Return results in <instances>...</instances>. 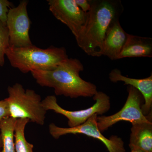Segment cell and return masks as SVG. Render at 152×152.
Instances as JSON below:
<instances>
[{
    "label": "cell",
    "mask_w": 152,
    "mask_h": 152,
    "mask_svg": "<svg viewBox=\"0 0 152 152\" xmlns=\"http://www.w3.org/2000/svg\"><path fill=\"white\" fill-rule=\"evenodd\" d=\"M29 122L27 119L16 120L14 132L15 152H34V145L28 142L25 137V129Z\"/></svg>",
    "instance_id": "obj_15"
},
{
    "label": "cell",
    "mask_w": 152,
    "mask_h": 152,
    "mask_svg": "<svg viewBox=\"0 0 152 152\" xmlns=\"http://www.w3.org/2000/svg\"><path fill=\"white\" fill-rule=\"evenodd\" d=\"M10 117L15 119H27L30 122L43 125L47 112L42 104L40 96L34 90H25L19 83L8 88Z\"/></svg>",
    "instance_id": "obj_4"
},
{
    "label": "cell",
    "mask_w": 152,
    "mask_h": 152,
    "mask_svg": "<svg viewBox=\"0 0 152 152\" xmlns=\"http://www.w3.org/2000/svg\"><path fill=\"white\" fill-rule=\"evenodd\" d=\"M47 1L53 15L66 25L76 37L84 26L87 13L80 8L75 0H48Z\"/></svg>",
    "instance_id": "obj_9"
},
{
    "label": "cell",
    "mask_w": 152,
    "mask_h": 152,
    "mask_svg": "<svg viewBox=\"0 0 152 152\" xmlns=\"http://www.w3.org/2000/svg\"><path fill=\"white\" fill-rule=\"evenodd\" d=\"M128 96L124 105L116 113L110 116L97 117L98 128L101 132L120 121H128L134 124L146 122L152 120V113L145 116L142 110L144 102L141 93L132 86L128 87Z\"/></svg>",
    "instance_id": "obj_5"
},
{
    "label": "cell",
    "mask_w": 152,
    "mask_h": 152,
    "mask_svg": "<svg viewBox=\"0 0 152 152\" xmlns=\"http://www.w3.org/2000/svg\"><path fill=\"white\" fill-rule=\"evenodd\" d=\"M96 101L94 104L88 108L78 111L65 110L58 104L55 96H48L42 100V104L46 111H53L68 119L69 128H73L82 124L94 114L102 115L110 109V97L103 92L98 91L93 97Z\"/></svg>",
    "instance_id": "obj_6"
},
{
    "label": "cell",
    "mask_w": 152,
    "mask_h": 152,
    "mask_svg": "<svg viewBox=\"0 0 152 152\" xmlns=\"http://www.w3.org/2000/svg\"><path fill=\"white\" fill-rule=\"evenodd\" d=\"M128 34L122 27L119 20L115 21L109 28L104 42L102 56L111 60H118L120 53L124 48Z\"/></svg>",
    "instance_id": "obj_11"
},
{
    "label": "cell",
    "mask_w": 152,
    "mask_h": 152,
    "mask_svg": "<svg viewBox=\"0 0 152 152\" xmlns=\"http://www.w3.org/2000/svg\"><path fill=\"white\" fill-rule=\"evenodd\" d=\"M28 1H21L19 5L10 9L6 26L8 30L10 46L24 47L32 45L29 36L31 21L28 15Z\"/></svg>",
    "instance_id": "obj_8"
},
{
    "label": "cell",
    "mask_w": 152,
    "mask_h": 152,
    "mask_svg": "<svg viewBox=\"0 0 152 152\" xmlns=\"http://www.w3.org/2000/svg\"><path fill=\"white\" fill-rule=\"evenodd\" d=\"M10 117L8 105L5 99L0 101V122Z\"/></svg>",
    "instance_id": "obj_18"
},
{
    "label": "cell",
    "mask_w": 152,
    "mask_h": 152,
    "mask_svg": "<svg viewBox=\"0 0 152 152\" xmlns=\"http://www.w3.org/2000/svg\"><path fill=\"white\" fill-rule=\"evenodd\" d=\"M84 69L80 60L68 58L51 70L33 71L31 73L37 83L53 88L57 96L92 97L98 92L97 87L81 77L80 73Z\"/></svg>",
    "instance_id": "obj_2"
},
{
    "label": "cell",
    "mask_w": 152,
    "mask_h": 152,
    "mask_svg": "<svg viewBox=\"0 0 152 152\" xmlns=\"http://www.w3.org/2000/svg\"><path fill=\"white\" fill-rule=\"evenodd\" d=\"M10 46V37L7 26L0 21V66H3L5 64L4 56L6 52Z\"/></svg>",
    "instance_id": "obj_16"
},
{
    "label": "cell",
    "mask_w": 152,
    "mask_h": 152,
    "mask_svg": "<svg viewBox=\"0 0 152 152\" xmlns=\"http://www.w3.org/2000/svg\"><path fill=\"white\" fill-rule=\"evenodd\" d=\"M91 3L84 26L75 39L87 55L101 57L107 32L114 22L119 20L124 7L118 0H91Z\"/></svg>",
    "instance_id": "obj_1"
},
{
    "label": "cell",
    "mask_w": 152,
    "mask_h": 152,
    "mask_svg": "<svg viewBox=\"0 0 152 152\" xmlns=\"http://www.w3.org/2000/svg\"><path fill=\"white\" fill-rule=\"evenodd\" d=\"M131 152H145L143 151H141V150L136 149V150H132V151H131Z\"/></svg>",
    "instance_id": "obj_20"
},
{
    "label": "cell",
    "mask_w": 152,
    "mask_h": 152,
    "mask_svg": "<svg viewBox=\"0 0 152 152\" xmlns=\"http://www.w3.org/2000/svg\"><path fill=\"white\" fill-rule=\"evenodd\" d=\"M80 8L86 13H88L91 8V0H75Z\"/></svg>",
    "instance_id": "obj_19"
},
{
    "label": "cell",
    "mask_w": 152,
    "mask_h": 152,
    "mask_svg": "<svg viewBox=\"0 0 152 152\" xmlns=\"http://www.w3.org/2000/svg\"><path fill=\"white\" fill-rule=\"evenodd\" d=\"M98 115L94 114L86 122L73 128H63L58 126L53 123L49 126V133L56 139L68 134H83L97 139L105 145L109 152H125L124 143L122 139L117 136H112L107 138L102 134L98 128Z\"/></svg>",
    "instance_id": "obj_7"
},
{
    "label": "cell",
    "mask_w": 152,
    "mask_h": 152,
    "mask_svg": "<svg viewBox=\"0 0 152 152\" xmlns=\"http://www.w3.org/2000/svg\"><path fill=\"white\" fill-rule=\"evenodd\" d=\"M0 152H2V142L1 136H0Z\"/></svg>",
    "instance_id": "obj_21"
},
{
    "label": "cell",
    "mask_w": 152,
    "mask_h": 152,
    "mask_svg": "<svg viewBox=\"0 0 152 152\" xmlns=\"http://www.w3.org/2000/svg\"><path fill=\"white\" fill-rule=\"evenodd\" d=\"M152 57V39L128 34L118 60L126 58Z\"/></svg>",
    "instance_id": "obj_12"
},
{
    "label": "cell",
    "mask_w": 152,
    "mask_h": 152,
    "mask_svg": "<svg viewBox=\"0 0 152 152\" xmlns=\"http://www.w3.org/2000/svg\"><path fill=\"white\" fill-rule=\"evenodd\" d=\"M152 121L132 125L129 143L131 151L152 152Z\"/></svg>",
    "instance_id": "obj_13"
},
{
    "label": "cell",
    "mask_w": 152,
    "mask_h": 152,
    "mask_svg": "<svg viewBox=\"0 0 152 152\" xmlns=\"http://www.w3.org/2000/svg\"><path fill=\"white\" fill-rule=\"evenodd\" d=\"M6 56L12 66L24 74L33 71L51 70L69 58L64 47L44 49L33 45L20 48L10 46Z\"/></svg>",
    "instance_id": "obj_3"
},
{
    "label": "cell",
    "mask_w": 152,
    "mask_h": 152,
    "mask_svg": "<svg viewBox=\"0 0 152 152\" xmlns=\"http://www.w3.org/2000/svg\"><path fill=\"white\" fill-rule=\"evenodd\" d=\"M111 81L116 83L123 82L125 85L134 87L138 90L143 97L144 103L142 110L144 115H148L152 113V75L144 79H135L124 76L118 69L112 70L109 74Z\"/></svg>",
    "instance_id": "obj_10"
},
{
    "label": "cell",
    "mask_w": 152,
    "mask_h": 152,
    "mask_svg": "<svg viewBox=\"0 0 152 152\" xmlns=\"http://www.w3.org/2000/svg\"><path fill=\"white\" fill-rule=\"evenodd\" d=\"M13 7V3L7 0H0V21L5 26L7 23L9 11Z\"/></svg>",
    "instance_id": "obj_17"
},
{
    "label": "cell",
    "mask_w": 152,
    "mask_h": 152,
    "mask_svg": "<svg viewBox=\"0 0 152 152\" xmlns=\"http://www.w3.org/2000/svg\"><path fill=\"white\" fill-rule=\"evenodd\" d=\"M16 120L9 117L0 122L2 152H15L14 132Z\"/></svg>",
    "instance_id": "obj_14"
}]
</instances>
